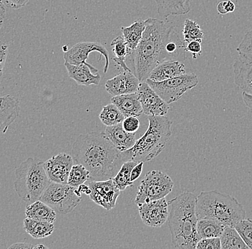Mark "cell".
Instances as JSON below:
<instances>
[{
    "instance_id": "obj_5",
    "label": "cell",
    "mask_w": 252,
    "mask_h": 249,
    "mask_svg": "<svg viewBox=\"0 0 252 249\" xmlns=\"http://www.w3.org/2000/svg\"><path fill=\"white\" fill-rule=\"evenodd\" d=\"M149 128L133 147L121 152L124 162H149L165 149L171 136L172 122L165 116H149Z\"/></svg>"
},
{
    "instance_id": "obj_26",
    "label": "cell",
    "mask_w": 252,
    "mask_h": 249,
    "mask_svg": "<svg viewBox=\"0 0 252 249\" xmlns=\"http://www.w3.org/2000/svg\"><path fill=\"white\" fill-rule=\"evenodd\" d=\"M225 227L211 219H198L197 232L201 239L220 238Z\"/></svg>"
},
{
    "instance_id": "obj_31",
    "label": "cell",
    "mask_w": 252,
    "mask_h": 249,
    "mask_svg": "<svg viewBox=\"0 0 252 249\" xmlns=\"http://www.w3.org/2000/svg\"><path fill=\"white\" fill-rule=\"evenodd\" d=\"M184 40L186 43L190 41L198 40L202 42L204 33L197 22L187 19L184 22V29L182 31Z\"/></svg>"
},
{
    "instance_id": "obj_47",
    "label": "cell",
    "mask_w": 252,
    "mask_h": 249,
    "mask_svg": "<svg viewBox=\"0 0 252 249\" xmlns=\"http://www.w3.org/2000/svg\"><path fill=\"white\" fill-rule=\"evenodd\" d=\"M47 249L45 246L42 245V244H38V245L35 246V248L34 249Z\"/></svg>"
},
{
    "instance_id": "obj_27",
    "label": "cell",
    "mask_w": 252,
    "mask_h": 249,
    "mask_svg": "<svg viewBox=\"0 0 252 249\" xmlns=\"http://www.w3.org/2000/svg\"><path fill=\"white\" fill-rule=\"evenodd\" d=\"M110 45L113 47V52L114 53L115 56L113 60L114 62L118 66H121L124 71L130 70V69L126 65V60L127 56H130L131 54L132 50H130L127 46L124 37L123 36H118L113 39Z\"/></svg>"
},
{
    "instance_id": "obj_1",
    "label": "cell",
    "mask_w": 252,
    "mask_h": 249,
    "mask_svg": "<svg viewBox=\"0 0 252 249\" xmlns=\"http://www.w3.org/2000/svg\"><path fill=\"white\" fill-rule=\"evenodd\" d=\"M73 162L90 173L89 181H103L116 176L124 164L121 152L103 132L80 135L72 148Z\"/></svg>"
},
{
    "instance_id": "obj_41",
    "label": "cell",
    "mask_w": 252,
    "mask_h": 249,
    "mask_svg": "<svg viewBox=\"0 0 252 249\" xmlns=\"http://www.w3.org/2000/svg\"><path fill=\"white\" fill-rule=\"evenodd\" d=\"M242 99L247 108L252 112V94L244 92L242 94Z\"/></svg>"
},
{
    "instance_id": "obj_29",
    "label": "cell",
    "mask_w": 252,
    "mask_h": 249,
    "mask_svg": "<svg viewBox=\"0 0 252 249\" xmlns=\"http://www.w3.org/2000/svg\"><path fill=\"white\" fill-rule=\"evenodd\" d=\"M100 121L106 127L114 126L116 124H121L125 119V116L118 109L116 105L113 103L105 106L102 108L101 113L99 116Z\"/></svg>"
},
{
    "instance_id": "obj_25",
    "label": "cell",
    "mask_w": 252,
    "mask_h": 249,
    "mask_svg": "<svg viewBox=\"0 0 252 249\" xmlns=\"http://www.w3.org/2000/svg\"><path fill=\"white\" fill-rule=\"evenodd\" d=\"M220 241L222 249H250L234 227H225Z\"/></svg>"
},
{
    "instance_id": "obj_23",
    "label": "cell",
    "mask_w": 252,
    "mask_h": 249,
    "mask_svg": "<svg viewBox=\"0 0 252 249\" xmlns=\"http://www.w3.org/2000/svg\"><path fill=\"white\" fill-rule=\"evenodd\" d=\"M23 228L32 237L39 239L50 236L54 231L55 226L50 222L26 217L24 220Z\"/></svg>"
},
{
    "instance_id": "obj_22",
    "label": "cell",
    "mask_w": 252,
    "mask_h": 249,
    "mask_svg": "<svg viewBox=\"0 0 252 249\" xmlns=\"http://www.w3.org/2000/svg\"><path fill=\"white\" fill-rule=\"evenodd\" d=\"M27 217L54 223L56 212L51 207L40 200L28 205L25 211Z\"/></svg>"
},
{
    "instance_id": "obj_6",
    "label": "cell",
    "mask_w": 252,
    "mask_h": 249,
    "mask_svg": "<svg viewBox=\"0 0 252 249\" xmlns=\"http://www.w3.org/2000/svg\"><path fill=\"white\" fill-rule=\"evenodd\" d=\"M44 167V162L29 157L15 170L14 188L19 198L28 205L39 201L51 183Z\"/></svg>"
},
{
    "instance_id": "obj_40",
    "label": "cell",
    "mask_w": 252,
    "mask_h": 249,
    "mask_svg": "<svg viewBox=\"0 0 252 249\" xmlns=\"http://www.w3.org/2000/svg\"><path fill=\"white\" fill-rule=\"evenodd\" d=\"M143 165H144V162H141L134 167L131 173H130V181L131 182H135L141 176L142 172H143Z\"/></svg>"
},
{
    "instance_id": "obj_36",
    "label": "cell",
    "mask_w": 252,
    "mask_h": 249,
    "mask_svg": "<svg viewBox=\"0 0 252 249\" xmlns=\"http://www.w3.org/2000/svg\"><path fill=\"white\" fill-rule=\"evenodd\" d=\"M123 127L126 132L135 133L139 129L140 121L135 116L126 117L122 122Z\"/></svg>"
},
{
    "instance_id": "obj_3",
    "label": "cell",
    "mask_w": 252,
    "mask_h": 249,
    "mask_svg": "<svg viewBox=\"0 0 252 249\" xmlns=\"http://www.w3.org/2000/svg\"><path fill=\"white\" fill-rule=\"evenodd\" d=\"M168 227L176 249H194L201 238L197 232L196 196L184 192L168 201Z\"/></svg>"
},
{
    "instance_id": "obj_30",
    "label": "cell",
    "mask_w": 252,
    "mask_h": 249,
    "mask_svg": "<svg viewBox=\"0 0 252 249\" xmlns=\"http://www.w3.org/2000/svg\"><path fill=\"white\" fill-rule=\"evenodd\" d=\"M157 3L158 12L160 17L166 20L169 16L184 15L179 0H154Z\"/></svg>"
},
{
    "instance_id": "obj_34",
    "label": "cell",
    "mask_w": 252,
    "mask_h": 249,
    "mask_svg": "<svg viewBox=\"0 0 252 249\" xmlns=\"http://www.w3.org/2000/svg\"><path fill=\"white\" fill-rule=\"evenodd\" d=\"M249 249H252V220L244 218L234 226Z\"/></svg>"
},
{
    "instance_id": "obj_33",
    "label": "cell",
    "mask_w": 252,
    "mask_h": 249,
    "mask_svg": "<svg viewBox=\"0 0 252 249\" xmlns=\"http://www.w3.org/2000/svg\"><path fill=\"white\" fill-rule=\"evenodd\" d=\"M236 51L239 53L238 59L247 64H252V30L245 35Z\"/></svg>"
},
{
    "instance_id": "obj_45",
    "label": "cell",
    "mask_w": 252,
    "mask_h": 249,
    "mask_svg": "<svg viewBox=\"0 0 252 249\" xmlns=\"http://www.w3.org/2000/svg\"><path fill=\"white\" fill-rule=\"evenodd\" d=\"M225 3H226V1H220V2L219 3L218 5H217V10H218L219 13L220 14V15H226V14L228 13L227 11H226V6H225Z\"/></svg>"
},
{
    "instance_id": "obj_39",
    "label": "cell",
    "mask_w": 252,
    "mask_h": 249,
    "mask_svg": "<svg viewBox=\"0 0 252 249\" xmlns=\"http://www.w3.org/2000/svg\"><path fill=\"white\" fill-rule=\"evenodd\" d=\"M8 55V46L4 42H0V77L2 75L3 69L5 65Z\"/></svg>"
},
{
    "instance_id": "obj_13",
    "label": "cell",
    "mask_w": 252,
    "mask_h": 249,
    "mask_svg": "<svg viewBox=\"0 0 252 249\" xmlns=\"http://www.w3.org/2000/svg\"><path fill=\"white\" fill-rule=\"evenodd\" d=\"M138 209L142 221L148 226L158 228L168 220L169 208L165 198L143 203Z\"/></svg>"
},
{
    "instance_id": "obj_8",
    "label": "cell",
    "mask_w": 252,
    "mask_h": 249,
    "mask_svg": "<svg viewBox=\"0 0 252 249\" xmlns=\"http://www.w3.org/2000/svg\"><path fill=\"white\" fill-rule=\"evenodd\" d=\"M173 181L168 175L159 170L146 173L138 186L135 203L139 206L148 202L164 198L173 190Z\"/></svg>"
},
{
    "instance_id": "obj_43",
    "label": "cell",
    "mask_w": 252,
    "mask_h": 249,
    "mask_svg": "<svg viewBox=\"0 0 252 249\" xmlns=\"http://www.w3.org/2000/svg\"><path fill=\"white\" fill-rule=\"evenodd\" d=\"M35 246L31 245L30 244H26V243H16L15 244H12L10 247H8V249H34Z\"/></svg>"
},
{
    "instance_id": "obj_35",
    "label": "cell",
    "mask_w": 252,
    "mask_h": 249,
    "mask_svg": "<svg viewBox=\"0 0 252 249\" xmlns=\"http://www.w3.org/2000/svg\"><path fill=\"white\" fill-rule=\"evenodd\" d=\"M196 249H220V238L201 239L197 244Z\"/></svg>"
},
{
    "instance_id": "obj_9",
    "label": "cell",
    "mask_w": 252,
    "mask_h": 249,
    "mask_svg": "<svg viewBox=\"0 0 252 249\" xmlns=\"http://www.w3.org/2000/svg\"><path fill=\"white\" fill-rule=\"evenodd\" d=\"M160 98L170 105L177 102L189 90L196 87L198 83L196 74H184L163 81L146 80Z\"/></svg>"
},
{
    "instance_id": "obj_14",
    "label": "cell",
    "mask_w": 252,
    "mask_h": 249,
    "mask_svg": "<svg viewBox=\"0 0 252 249\" xmlns=\"http://www.w3.org/2000/svg\"><path fill=\"white\" fill-rule=\"evenodd\" d=\"M72 164V156L66 153H60L44 162V167L51 182L67 184L69 174L73 166Z\"/></svg>"
},
{
    "instance_id": "obj_16",
    "label": "cell",
    "mask_w": 252,
    "mask_h": 249,
    "mask_svg": "<svg viewBox=\"0 0 252 249\" xmlns=\"http://www.w3.org/2000/svg\"><path fill=\"white\" fill-rule=\"evenodd\" d=\"M64 66L71 79L75 80L78 85L91 86L99 84L101 76L98 70L88 63L79 65H72L64 62Z\"/></svg>"
},
{
    "instance_id": "obj_21",
    "label": "cell",
    "mask_w": 252,
    "mask_h": 249,
    "mask_svg": "<svg viewBox=\"0 0 252 249\" xmlns=\"http://www.w3.org/2000/svg\"><path fill=\"white\" fill-rule=\"evenodd\" d=\"M234 83L244 92L252 94V64L237 59L233 66Z\"/></svg>"
},
{
    "instance_id": "obj_32",
    "label": "cell",
    "mask_w": 252,
    "mask_h": 249,
    "mask_svg": "<svg viewBox=\"0 0 252 249\" xmlns=\"http://www.w3.org/2000/svg\"><path fill=\"white\" fill-rule=\"evenodd\" d=\"M89 176L90 173L84 166L76 164L72 167L67 179V184L72 187H80L89 179Z\"/></svg>"
},
{
    "instance_id": "obj_7",
    "label": "cell",
    "mask_w": 252,
    "mask_h": 249,
    "mask_svg": "<svg viewBox=\"0 0 252 249\" xmlns=\"http://www.w3.org/2000/svg\"><path fill=\"white\" fill-rule=\"evenodd\" d=\"M81 193L79 187L52 182L39 200L48 205L55 212L65 215L78 206L82 200Z\"/></svg>"
},
{
    "instance_id": "obj_46",
    "label": "cell",
    "mask_w": 252,
    "mask_h": 249,
    "mask_svg": "<svg viewBox=\"0 0 252 249\" xmlns=\"http://www.w3.org/2000/svg\"><path fill=\"white\" fill-rule=\"evenodd\" d=\"M225 6H226V11L228 12H232L235 10L236 6L234 3L232 1L229 0V1H226L225 3Z\"/></svg>"
},
{
    "instance_id": "obj_2",
    "label": "cell",
    "mask_w": 252,
    "mask_h": 249,
    "mask_svg": "<svg viewBox=\"0 0 252 249\" xmlns=\"http://www.w3.org/2000/svg\"><path fill=\"white\" fill-rule=\"evenodd\" d=\"M146 29L138 47L130 56L133 73L140 81H146L158 65L166 61L165 46L174 32V26L157 18L145 20Z\"/></svg>"
},
{
    "instance_id": "obj_11",
    "label": "cell",
    "mask_w": 252,
    "mask_h": 249,
    "mask_svg": "<svg viewBox=\"0 0 252 249\" xmlns=\"http://www.w3.org/2000/svg\"><path fill=\"white\" fill-rule=\"evenodd\" d=\"M143 112L147 116H165L169 106L150 86L146 81L141 82L136 91Z\"/></svg>"
},
{
    "instance_id": "obj_37",
    "label": "cell",
    "mask_w": 252,
    "mask_h": 249,
    "mask_svg": "<svg viewBox=\"0 0 252 249\" xmlns=\"http://www.w3.org/2000/svg\"><path fill=\"white\" fill-rule=\"evenodd\" d=\"M201 41H190L188 43H186V50L187 52L191 53L193 59H196V55H201L202 53V47H201Z\"/></svg>"
},
{
    "instance_id": "obj_38",
    "label": "cell",
    "mask_w": 252,
    "mask_h": 249,
    "mask_svg": "<svg viewBox=\"0 0 252 249\" xmlns=\"http://www.w3.org/2000/svg\"><path fill=\"white\" fill-rule=\"evenodd\" d=\"M6 7L12 9H18L25 7L29 0H1Z\"/></svg>"
},
{
    "instance_id": "obj_28",
    "label": "cell",
    "mask_w": 252,
    "mask_h": 249,
    "mask_svg": "<svg viewBox=\"0 0 252 249\" xmlns=\"http://www.w3.org/2000/svg\"><path fill=\"white\" fill-rule=\"evenodd\" d=\"M137 164L138 162L134 161H126L124 162L116 176L112 178L115 185L121 191H124L129 186L132 187L133 185V182L130 181V173Z\"/></svg>"
},
{
    "instance_id": "obj_10",
    "label": "cell",
    "mask_w": 252,
    "mask_h": 249,
    "mask_svg": "<svg viewBox=\"0 0 252 249\" xmlns=\"http://www.w3.org/2000/svg\"><path fill=\"white\" fill-rule=\"evenodd\" d=\"M87 185L91 190L90 198L96 204L107 211L116 207L121 190L116 187L113 179L103 181H89Z\"/></svg>"
},
{
    "instance_id": "obj_4",
    "label": "cell",
    "mask_w": 252,
    "mask_h": 249,
    "mask_svg": "<svg viewBox=\"0 0 252 249\" xmlns=\"http://www.w3.org/2000/svg\"><path fill=\"white\" fill-rule=\"evenodd\" d=\"M196 213L198 219H211L224 227H234L246 218L245 210L235 198L216 190L196 197Z\"/></svg>"
},
{
    "instance_id": "obj_24",
    "label": "cell",
    "mask_w": 252,
    "mask_h": 249,
    "mask_svg": "<svg viewBox=\"0 0 252 249\" xmlns=\"http://www.w3.org/2000/svg\"><path fill=\"white\" fill-rule=\"evenodd\" d=\"M145 29L146 24L145 21L142 20H135L130 26L121 28L123 37L125 39L126 43L130 50H134L138 47Z\"/></svg>"
},
{
    "instance_id": "obj_42",
    "label": "cell",
    "mask_w": 252,
    "mask_h": 249,
    "mask_svg": "<svg viewBox=\"0 0 252 249\" xmlns=\"http://www.w3.org/2000/svg\"><path fill=\"white\" fill-rule=\"evenodd\" d=\"M191 0H179L181 9H182L184 15H187L190 12V2Z\"/></svg>"
},
{
    "instance_id": "obj_20",
    "label": "cell",
    "mask_w": 252,
    "mask_h": 249,
    "mask_svg": "<svg viewBox=\"0 0 252 249\" xmlns=\"http://www.w3.org/2000/svg\"><path fill=\"white\" fill-rule=\"evenodd\" d=\"M111 103L118 107L125 117H138L143 113V108L136 92L113 97Z\"/></svg>"
},
{
    "instance_id": "obj_19",
    "label": "cell",
    "mask_w": 252,
    "mask_h": 249,
    "mask_svg": "<svg viewBox=\"0 0 252 249\" xmlns=\"http://www.w3.org/2000/svg\"><path fill=\"white\" fill-rule=\"evenodd\" d=\"M186 73L185 65L179 61H165L158 65L150 73L153 81H163Z\"/></svg>"
},
{
    "instance_id": "obj_44",
    "label": "cell",
    "mask_w": 252,
    "mask_h": 249,
    "mask_svg": "<svg viewBox=\"0 0 252 249\" xmlns=\"http://www.w3.org/2000/svg\"><path fill=\"white\" fill-rule=\"evenodd\" d=\"M6 15V7L3 4L2 1L0 0V31L4 23V18Z\"/></svg>"
},
{
    "instance_id": "obj_12",
    "label": "cell",
    "mask_w": 252,
    "mask_h": 249,
    "mask_svg": "<svg viewBox=\"0 0 252 249\" xmlns=\"http://www.w3.org/2000/svg\"><path fill=\"white\" fill-rule=\"evenodd\" d=\"M97 52L100 56L105 58V64L104 72L106 73L109 68V53L108 50L99 42H80L75 44L73 46L64 52V59L65 62L72 65H79L87 63L90 53Z\"/></svg>"
},
{
    "instance_id": "obj_18",
    "label": "cell",
    "mask_w": 252,
    "mask_h": 249,
    "mask_svg": "<svg viewBox=\"0 0 252 249\" xmlns=\"http://www.w3.org/2000/svg\"><path fill=\"white\" fill-rule=\"evenodd\" d=\"M103 133L121 152L133 147L137 141L135 133L126 132L123 127L122 123L106 127Z\"/></svg>"
},
{
    "instance_id": "obj_17",
    "label": "cell",
    "mask_w": 252,
    "mask_h": 249,
    "mask_svg": "<svg viewBox=\"0 0 252 249\" xmlns=\"http://www.w3.org/2000/svg\"><path fill=\"white\" fill-rule=\"evenodd\" d=\"M19 115L20 102L17 98L11 95L0 97V134L5 133Z\"/></svg>"
},
{
    "instance_id": "obj_15",
    "label": "cell",
    "mask_w": 252,
    "mask_h": 249,
    "mask_svg": "<svg viewBox=\"0 0 252 249\" xmlns=\"http://www.w3.org/2000/svg\"><path fill=\"white\" fill-rule=\"evenodd\" d=\"M139 79L131 71H124L113 78L107 80L105 89L113 97L135 93L139 86Z\"/></svg>"
}]
</instances>
